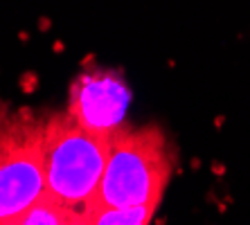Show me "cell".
<instances>
[{
  "label": "cell",
  "mask_w": 250,
  "mask_h": 225,
  "mask_svg": "<svg viewBox=\"0 0 250 225\" xmlns=\"http://www.w3.org/2000/svg\"><path fill=\"white\" fill-rule=\"evenodd\" d=\"M83 216H86V212L65 207L45 194L34 207H29V212L21 221H23V225H79Z\"/></svg>",
  "instance_id": "6"
},
{
  "label": "cell",
  "mask_w": 250,
  "mask_h": 225,
  "mask_svg": "<svg viewBox=\"0 0 250 225\" xmlns=\"http://www.w3.org/2000/svg\"><path fill=\"white\" fill-rule=\"evenodd\" d=\"M174 173V151L165 133L149 124L145 128H117L90 205L99 207H135L160 205L169 178Z\"/></svg>",
  "instance_id": "1"
},
{
  "label": "cell",
  "mask_w": 250,
  "mask_h": 225,
  "mask_svg": "<svg viewBox=\"0 0 250 225\" xmlns=\"http://www.w3.org/2000/svg\"><path fill=\"white\" fill-rule=\"evenodd\" d=\"M0 225H23V221L16 219V221H0Z\"/></svg>",
  "instance_id": "7"
},
{
  "label": "cell",
  "mask_w": 250,
  "mask_h": 225,
  "mask_svg": "<svg viewBox=\"0 0 250 225\" xmlns=\"http://www.w3.org/2000/svg\"><path fill=\"white\" fill-rule=\"evenodd\" d=\"M45 122L23 110L0 120V221L23 219L45 196Z\"/></svg>",
  "instance_id": "3"
},
{
  "label": "cell",
  "mask_w": 250,
  "mask_h": 225,
  "mask_svg": "<svg viewBox=\"0 0 250 225\" xmlns=\"http://www.w3.org/2000/svg\"><path fill=\"white\" fill-rule=\"evenodd\" d=\"M111 149V135L79 126L68 113L45 120L43 169L45 194L77 212H88Z\"/></svg>",
  "instance_id": "2"
},
{
  "label": "cell",
  "mask_w": 250,
  "mask_h": 225,
  "mask_svg": "<svg viewBox=\"0 0 250 225\" xmlns=\"http://www.w3.org/2000/svg\"><path fill=\"white\" fill-rule=\"evenodd\" d=\"M131 90L115 70L93 68L77 77L70 86L68 113L79 126L102 135L122 128Z\"/></svg>",
  "instance_id": "4"
},
{
  "label": "cell",
  "mask_w": 250,
  "mask_h": 225,
  "mask_svg": "<svg viewBox=\"0 0 250 225\" xmlns=\"http://www.w3.org/2000/svg\"><path fill=\"white\" fill-rule=\"evenodd\" d=\"M86 216H88V212H86ZM86 216H83V219H82V223H79V225H88V221H86Z\"/></svg>",
  "instance_id": "8"
},
{
  "label": "cell",
  "mask_w": 250,
  "mask_h": 225,
  "mask_svg": "<svg viewBox=\"0 0 250 225\" xmlns=\"http://www.w3.org/2000/svg\"><path fill=\"white\" fill-rule=\"evenodd\" d=\"M158 205H135V207H88V225H151Z\"/></svg>",
  "instance_id": "5"
}]
</instances>
